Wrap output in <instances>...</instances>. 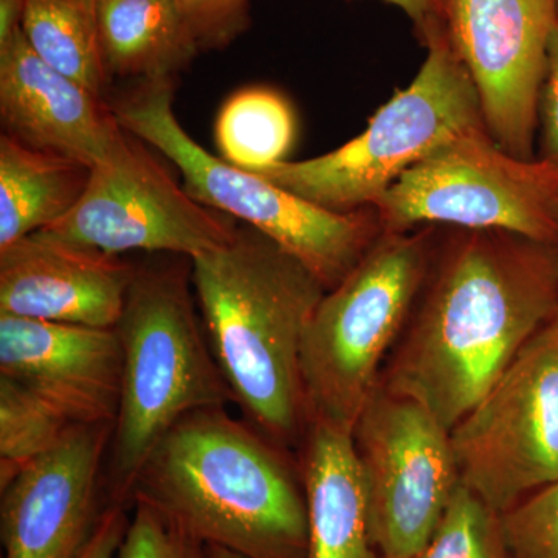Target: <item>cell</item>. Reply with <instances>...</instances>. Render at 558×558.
I'll list each match as a JSON object with an SVG mask.
<instances>
[{
	"mask_svg": "<svg viewBox=\"0 0 558 558\" xmlns=\"http://www.w3.org/2000/svg\"><path fill=\"white\" fill-rule=\"evenodd\" d=\"M92 168L0 138V250L60 222L76 207Z\"/></svg>",
	"mask_w": 558,
	"mask_h": 558,
	"instance_id": "cell-19",
	"label": "cell"
},
{
	"mask_svg": "<svg viewBox=\"0 0 558 558\" xmlns=\"http://www.w3.org/2000/svg\"><path fill=\"white\" fill-rule=\"evenodd\" d=\"M450 436L461 483L495 512L558 483V317Z\"/></svg>",
	"mask_w": 558,
	"mask_h": 558,
	"instance_id": "cell-9",
	"label": "cell"
},
{
	"mask_svg": "<svg viewBox=\"0 0 558 558\" xmlns=\"http://www.w3.org/2000/svg\"><path fill=\"white\" fill-rule=\"evenodd\" d=\"M98 25L109 76L172 80L199 50L180 0H98Z\"/></svg>",
	"mask_w": 558,
	"mask_h": 558,
	"instance_id": "cell-18",
	"label": "cell"
},
{
	"mask_svg": "<svg viewBox=\"0 0 558 558\" xmlns=\"http://www.w3.org/2000/svg\"><path fill=\"white\" fill-rule=\"evenodd\" d=\"M117 558H209L207 546L180 531L145 502H134Z\"/></svg>",
	"mask_w": 558,
	"mask_h": 558,
	"instance_id": "cell-25",
	"label": "cell"
},
{
	"mask_svg": "<svg viewBox=\"0 0 558 558\" xmlns=\"http://www.w3.org/2000/svg\"><path fill=\"white\" fill-rule=\"evenodd\" d=\"M113 425H75L2 490V558H78L108 509L101 469Z\"/></svg>",
	"mask_w": 558,
	"mask_h": 558,
	"instance_id": "cell-13",
	"label": "cell"
},
{
	"mask_svg": "<svg viewBox=\"0 0 558 558\" xmlns=\"http://www.w3.org/2000/svg\"><path fill=\"white\" fill-rule=\"evenodd\" d=\"M199 50L222 49L248 24V0H180Z\"/></svg>",
	"mask_w": 558,
	"mask_h": 558,
	"instance_id": "cell-26",
	"label": "cell"
},
{
	"mask_svg": "<svg viewBox=\"0 0 558 558\" xmlns=\"http://www.w3.org/2000/svg\"><path fill=\"white\" fill-rule=\"evenodd\" d=\"M135 269L39 233L0 250V315L113 329Z\"/></svg>",
	"mask_w": 558,
	"mask_h": 558,
	"instance_id": "cell-16",
	"label": "cell"
},
{
	"mask_svg": "<svg viewBox=\"0 0 558 558\" xmlns=\"http://www.w3.org/2000/svg\"><path fill=\"white\" fill-rule=\"evenodd\" d=\"M213 354L245 421L290 449L304 440L301 349L326 289L306 266L260 234L191 259Z\"/></svg>",
	"mask_w": 558,
	"mask_h": 558,
	"instance_id": "cell-3",
	"label": "cell"
},
{
	"mask_svg": "<svg viewBox=\"0 0 558 558\" xmlns=\"http://www.w3.org/2000/svg\"><path fill=\"white\" fill-rule=\"evenodd\" d=\"M295 130V116L284 97L267 87H247L220 109L216 145L233 167L258 171L284 161Z\"/></svg>",
	"mask_w": 558,
	"mask_h": 558,
	"instance_id": "cell-21",
	"label": "cell"
},
{
	"mask_svg": "<svg viewBox=\"0 0 558 558\" xmlns=\"http://www.w3.org/2000/svg\"><path fill=\"white\" fill-rule=\"evenodd\" d=\"M411 558H510L501 513L461 484L435 535Z\"/></svg>",
	"mask_w": 558,
	"mask_h": 558,
	"instance_id": "cell-23",
	"label": "cell"
},
{
	"mask_svg": "<svg viewBox=\"0 0 558 558\" xmlns=\"http://www.w3.org/2000/svg\"><path fill=\"white\" fill-rule=\"evenodd\" d=\"M0 113L10 137L89 168L126 135L105 97L40 60L22 31L0 47Z\"/></svg>",
	"mask_w": 558,
	"mask_h": 558,
	"instance_id": "cell-15",
	"label": "cell"
},
{
	"mask_svg": "<svg viewBox=\"0 0 558 558\" xmlns=\"http://www.w3.org/2000/svg\"><path fill=\"white\" fill-rule=\"evenodd\" d=\"M301 464L307 513V558H384L369 534L365 487L352 429L312 422Z\"/></svg>",
	"mask_w": 558,
	"mask_h": 558,
	"instance_id": "cell-17",
	"label": "cell"
},
{
	"mask_svg": "<svg viewBox=\"0 0 558 558\" xmlns=\"http://www.w3.org/2000/svg\"><path fill=\"white\" fill-rule=\"evenodd\" d=\"M557 5H558V0H557Z\"/></svg>",
	"mask_w": 558,
	"mask_h": 558,
	"instance_id": "cell-32",
	"label": "cell"
},
{
	"mask_svg": "<svg viewBox=\"0 0 558 558\" xmlns=\"http://www.w3.org/2000/svg\"><path fill=\"white\" fill-rule=\"evenodd\" d=\"M116 330L123 379L102 487L108 508L130 509L140 470L161 438L186 414L227 407L233 395L194 307L185 270H135Z\"/></svg>",
	"mask_w": 558,
	"mask_h": 558,
	"instance_id": "cell-4",
	"label": "cell"
},
{
	"mask_svg": "<svg viewBox=\"0 0 558 558\" xmlns=\"http://www.w3.org/2000/svg\"><path fill=\"white\" fill-rule=\"evenodd\" d=\"M134 502L205 546L244 558H307L303 473L286 449L226 407L180 418L140 470Z\"/></svg>",
	"mask_w": 558,
	"mask_h": 558,
	"instance_id": "cell-2",
	"label": "cell"
},
{
	"mask_svg": "<svg viewBox=\"0 0 558 558\" xmlns=\"http://www.w3.org/2000/svg\"><path fill=\"white\" fill-rule=\"evenodd\" d=\"M373 208L385 231L449 223L558 245V167L519 159L487 131L473 132L403 172Z\"/></svg>",
	"mask_w": 558,
	"mask_h": 558,
	"instance_id": "cell-8",
	"label": "cell"
},
{
	"mask_svg": "<svg viewBox=\"0 0 558 558\" xmlns=\"http://www.w3.org/2000/svg\"><path fill=\"white\" fill-rule=\"evenodd\" d=\"M209 558H244L240 554L231 553L226 548H219V546H207Z\"/></svg>",
	"mask_w": 558,
	"mask_h": 558,
	"instance_id": "cell-31",
	"label": "cell"
},
{
	"mask_svg": "<svg viewBox=\"0 0 558 558\" xmlns=\"http://www.w3.org/2000/svg\"><path fill=\"white\" fill-rule=\"evenodd\" d=\"M558 317V245L464 230L432 269L380 385L457 427Z\"/></svg>",
	"mask_w": 558,
	"mask_h": 558,
	"instance_id": "cell-1",
	"label": "cell"
},
{
	"mask_svg": "<svg viewBox=\"0 0 558 558\" xmlns=\"http://www.w3.org/2000/svg\"><path fill=\"white\" fill-rule=\"evenodd\" d=\"M369 534L384 558H411L435 535L459 486L450 429L379 385L352 429Z\"/></svg>",
	"mask_w": 558,
	"mask_h": 558,
	"instance_id": "cell-10",
	"label": "cell"
},
{
	"mask_svg": "<svg viewBox=\"0 0 558 558\" xmlns=\"http://www.w3.org/2000/svg\"><path fill=\"white\" fill-rule=\"evenodd\" d=\"M444 21L478 92L488 134L506 153L534 159L557 0H444Z\"/></svg>",
	"mask_w": 558,
	"mask_h": 558,
	"instance_id": "cell-12",
	"label": "cell"
},
{
	"mask_svg": "<svg viewBox=\"0 0 558 558\" xmlns=\"http://www.w3.org/2000/svg\"><path fill=\"white\" fill-rule=\"evenodd\" d=\"M22 32L33 51L94 94H105L98 0H27Z\"/></svg>",
	"mask_w": 558,
	"mask_h": 558,
	"instance_id": "cell-20",
	"label": "cell"
},
{
	"mask_svg": "<svg viewBox=\"0 0 558 558\" xmlns=\"http://www.w3.org/2000/svg\"><path fill=\"white\" fill-rule=\"evenodd\" d=\"M435 252L432 229L384 230L351 274L325 293L301 349L307 425L354 429L416 306Z\"/></svg>",
	"mask_w": 558,
	"mask_h": 558,
	"instance_id": "cell-5",
	"label": "cell"
},
{
	"mask_svg": "<svg viewBox=\"0 0 558 558\" xmlns=\"http://www.w3.org/2000/svg\"><path fill=\"white\" fill-rule=\"evenodd\" d=\"M385 2L399 7L403 13L409 14L410 20L416 25L418 36L436 22L444 20V0H385Z\"/></svg>",
	"mask_w": 558,
	"mask_h": 558,
	"instance_id": "cell-29",
	"label": "cell"
},
{
	"mask_svg": "<svg viewBox=\"0 0 558 558\" xmlns=\"http://www.w3.org/2000/svg\"><path fill=\"white\" fill-rule=\"evenodd\" d=\"M73 427L46 399L0 376V488L33 459L53 450Z\"/></svg>",
	"mask_w": 558,
	"mask_h": 558,
	"instance_id": "cell-22",
	"label": "cell"
},
{
	"mask_svg": "<svg viewBox=\"0 0 558 558\" xmlns=\"http://www.w3.org/2000/svg\"><path fill=\"white\" fill-rule=\"evenodd\" d=\"M113 112L123 130L179 168L183 189L194 201L250 223L295 256L326 292L351 274L384 233L374 209L333 211L202 148L175 117L172 80L143 81Z\"/></svg>",
	"mask_w": 558,
	"mask_h": 558,
	"instance_id": "cell-7",
	"label": "cell"
},
{
	"mask_svg": "<svg viewBox=\"0 0 558 558\" xmlns=\"http://www.w3.org/2000/svg\"><path fill=\"white\" fill-rule=\"evenodd\" d=\"M126 510L119 506L106 509L90 542L78 558H117L130 526Z\"/></svg>",
	"mask_w": 558,
	"mask_h": 558,
	"instance_id": "cell-28",
	"label": "cell"
},
{
	"mask_svg": "<svg viewBox=\"0 0 558 558\" xmlns=\"http://www.w3.org/2000/svg\"><path fill=\"white\" fill-rule=\"evenodd\" d=\"M27 0H0V47L22 31Z\"/></svg>",
	"mask_w": 558,
	"mask_h": 558,
	"instance_id": "cell-30",
	"label": "cell"
},
{
	"mask_svg": "<svg viewBox=\"0 0 558 558\" xmlns=\"http://www.w3.org/2000/svg\"><path fill=\"white\" fill-rule=\"evenodd\" d=\"M421 39L428 53L417 75L374 113L362 134L325 156L252 172L322 207L355 211L373 208L403 172L447 143L487 131L478 92L446 21Z\"/></svg>",
	"mask_w": 558,
	"mask_h": 558,
	"instance_id": "cell-6",
	"label": "cell"
},
{
	"mask_svg": "<svg viewBox=\"0 0 558 558\" xmlns=\"http://www.w3.org/2000/svg\"><path fill=\"white\" fill-rule=\"evenodd\" d=\"M538 128L542 131V159L558 167V25L550 36L548 64L539 92Z\"/></svg>",
	"mask_w": 558,
	"mask_h": 558,
	"instance_id": "cell-27",
	"label": "cell"
},
{
	"mask_svg": "<svg viewBox=\"0 0 558 558\" xmlns=\"http://www.w3.org/2000/svg\"><path fill=\"white\" fill-rule=\"evenodd\" d=\"M510 558H558V483L501 513Z\"/></svg>",
	"mask_w": 558,
	"mask_h": 558,
	"instance_id": "cell-24",
	"label": "cell"
},
{
	"mask_svg": "<svg viewBox=\"0 0 558 558\" xmlns=\"http://www.w3.org/2000/svg\"><path fill=\"white\" fill-rule=\"evenodd\" d=\"M0 376L46 399L72 424H116L123 379L119 333L0 315Z\"/></svg>",
	"mask_w": 558,
	"mask_h": 558,
	"instance_id": "cell-14",
	"label": "cell"
},
{
	"mask_svg": "<svg viewBox=\"0 0 558 558\" xmlns=\"http://www.w3.org/2000/svg\"><path fill=\"white\" fill-rule=\"evenodd\" d=\"M38 233L106 255L142 250L193 259L226 247L240 230L229 215L205 207L180 189L126 131L112 157L92 168L76 207Z\"/></svg>",
	"mask_w": 558,
	"mask_h": 558,
	"instance_id": "cell-11",
	"label": "cell"
}]
</instances>
